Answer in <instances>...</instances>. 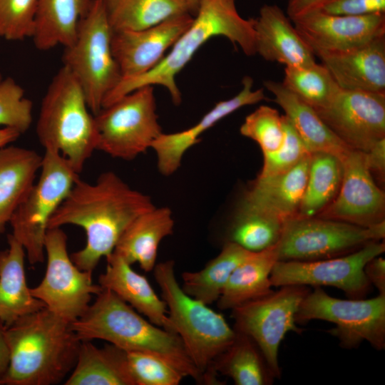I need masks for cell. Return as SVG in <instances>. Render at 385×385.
<instances>
[{"label": "cell", "mask_w": 385, "mask_h": 385, "mask_svg": "<svg viewBox=\"0 0 385 385\" xmlns=\"http://www.w3.org/2000/svg\"><path fill=\"white\" fill-rule=\"evenodd\" d=\"M342 178L339 158L328 153H311L305 190L296 216H317L336 197Z\"/></svg>", "instance_id": "33"}, {"label": "cell", "mask_w": 385, "mask_h": 385, "mask_svg": "<svg viewBox=\"0 0 385 385\" xmlns=\"http://www.w3.org/2000/svg\"><path fill=\"white\" fill-rule=\"evenodd\" d=\"M254 23L255 19H246L240 16L235 0H203L191 24L163 60L146 73L122 78L107 95L103 107L140 87L153 85L165 87L173 103L180 105L182 96L175 83V76L196 51L210 38L224 36L235 46L238 45L246 56H254L256 54Z\"/></svg>", "instance_id": "3"}, {"label": "cell", "mask_w": 385, "mask_h": 385, "mask_svg": "<svg viewBox=\"0 0 385 385\" xmlns=\"http://www.w3.org/2000/svg\"><path fill=\"white\" fill-rule=\"evenodd\" d=\"M38 0H0V37L8 41L32 38Z\"/></svg>", "instance_id": "39"}, {"label": "cell", "mask_w": 385, "mask_h": 385, "mask_svg": "<svg viewBox=\"0 0 385 385\" xmlns=\"http://www.w3.org/2000/svg\"><path fill=\"white\" fill-rule=\"evenodd\" d=\"M235 331L232 342L214 360L213 370L236 385L272 384L274 375L257 344L248 335Z\"/></svg>", "instance_id": "31"}, {"label": "cell", "mask_w": 385, "mask_h": 385, "mask_svg": "<svg viewBox=\"0 0 385 385\" xmlns=\"http://www.w3.org/2000/svg\"><path fill=\"white\" fill-rule=\"evenodd\" d=\"M112 33L106 4L103 0H93L75 40L63 53V66L81 86L93 115L122 79L112 51Z\"/></svg>", "instance_id": "7"}, {"label": "cell", "mask_w": 385, "mask_h": 385, "mask_svg": "<svg viewBox=\"0 0 385 385\" xmlns=\"http://www.w3.org/2000/svg\"><path fill=\"white\" fill-rule=\"evenodd\" d=\"M385 236V221L361 227L319 217L295 216L284 222L278 261H312L344 255Z\"/></svg>", "instance_id": "10"}, {"label": "cell", "mask_w": 385, "mask_h": 385, "mask_svg": "<svg viewBox=\"0 0 385 385\" xmlns=\"http://www.w3.org/2000/svg\"><path fill=\"white\" fill-rule=\"evenodd\" d=\"M319 10L346 16L385 14V0H326Z\"/></svg>", "instance_id": "42"}, {"label": "cell", "mask_w": 385, "mask_h": 385, "mask_svg": "<svg viewBox=\"0 0 385 385\" xmlns=\"http://www.w3.org/2000/svg\"><path fill=\"white\" fill-rule=\"evenodd\" d=\"M174 224L169 207L155 206L128 225L113 252L128 264L138 263L143 270L150 272L156 265L160 243L173 233Z\"/></svg>", "instance_id": "25"}, {"label": "cell", "mask_w": 385, "mask_h": 385, "mask_svg": "<svg viewBox=\"0 0 385 385\" xmlns=\"http://www.w3.org/2000/svg\"><path fill=\"white\" fill-rule=\"evenodd\" d=\"M384 251V242L374 241L339 257L312 261L279 260L272 270L270 281L274 287H334L350 299H362L372 287L364 267L368 261Z\"/></svg>", "instance_id": "14"}, {"label": "cell", "mask_w": 385, "mask_h": 385, "mask_svg": "<svg viewBox=\"0 0 385 385\" xmlns=\"http://www.w3.org/2000/svg\"><path fill=\"white\" fill-rule=\"evenodd\" d=\"M106 260V269L99 276L98 284L112 291L155 325L175 333L165 302L158 297L148 280L114 252Z\"/></svg>", "instance_id": "23"}, {"label": "cell", "mask_w": 385, "mask_h": 385, "mask_svg": "<svg viewBox=\"0 0 385 385\" xmlns=\"http://www.w3.org/2000/svg\"><path fill=\"white\" fill-rule=\"evenodd\" d=\"M256 54L265 61L285 67H298L316 62L315 56L293 23L276 4H265L255 19Z\"/></svg>", "instance_id": "22"}, {"label": "cell", "mask_w": 385, "mask_h": 385, "mask_svg": "<svg viewBox=\"0 0 385 385\" xmlns=\"http://www.w3.org/2000/svg\"><path fill=\"white\" fill-rule=\"evenodd\" d=\"M341 162L342 178L339 190L317 217L361 227L384 221L385 195L373 180L364 152L352 149Z\"/></svg>", "instance_id": "16"}, {"label": "cell", "mask_w": 385, "mask_h": 385, "mask_svg": "<svg viewBox=\"0 0 385 385\" xmlns=\"http://www.w3.org/2000/svg\"><path fill=\"white\" fill-rule=\"evenodd\" d=\"M71 327L81 341L102 339L126 352L154 355L176 368L184 377L204 383L203 375L176 333L145 319L109 289H103Z\"/></svg>", "instance_id": "4"}, {"label": "cell", "mask_w": 385, "mask_h": 385, "mask_svg": "<svg viewBox=\"0 0 385 385\" xmlns=\"http://www.w3.org/2000/svg\"><path fill=\"white\" fill-rule=\"evenodd\" d=\"M319 58L341 89L385 94V35Z\"/></svg>", "instance_id": "20"}, {"label": "cell", "mask_w": 385, "mask_h": 385, "mask_svg": "<svg viewBox=\"0 0 385 385\" xmlns=\"http://www.w3.org/2000/svg\"><path fill=\"white\" fill-rule=\"evenodd\" d=\"M291 21L318 58L349 50L385 35V14L346 16L317 10Z\"/></svg>", "instance_id": "17"}, {"label": "cell", "mask_w": 385, "mask_h": 385, "mask_svg": "<svg viewBox=\"0 0 385 385\" xmlns=\"http://www.w3.org/2000/svg\"><path fill=\"white\" fill-rule=\"evenodd\" d=\"M282 85L314 109L327 106L340 88L322 63L285 67Z\"/></svg>", "instance_id": "35"}, {"label": "cell", "mask_w": 385, "mask_h": 385, "mask_svg": "<svg viewBox=\"0 0 385 385\" xmlns=\"http://www.w3.org/2000/svg\"><path fill=\"white\" fill-rule=\"evenodd\" d=\"M310 158L311 154L281 174L257 178L239 209L270 216L283 222L295 217L304 192Z\"/></svg>", "instance_id": "21"}, {"label": "cell", "mask_w": 385, "mask_h": 385, "mask_svg": "<svg viewBox=\"0 0 385 385\" xmlns=\"http://www.w3.org/2000/svg\"><path fill=\"white\" fill-rule=\"evenodd\" d=\"M21 134L12 128H0V148L9 145L19 138Z\"/></svg>", "instance_id": "47"}, {"label": "cell", "mask_w": 385, "mask_h": 385, "mask_svg": "<svg viewBox=\"0 0 385 385\" xmlns=\"http://www.w3.org/2000/svg\"><path fill=\"white\" fill-rule=\"evenodd\" d=\"M251 253L239 245L227 241L221 252L203 269L182 274V289L207 305L217 302L232 272Z\"/></svg>", "instance_id": "32"}, {"label": "cell", "mask_w": 385, "mask_h": 385, "mask_svg": "<svg viewBox=\"0 0 385 385\" xmlns=\"http://www.w3.org/2000/svg\"><path fill=\"white\" fill-rule=\"evenodd\" d=\"M93 0H38L32 39L35 47L48 51L71 45Z\"/></svg>", "instance_id": "30"}, {"label": "cell", "mask_w": 385, "mask_h": 385, "mask_svg": "<svg viewBox=\"0 0 385 385\" xmlns=\"http://www.w3.org/2000/svg\"><path fill=\"white\" fill-rule=\"evenodd\" d=\"M366 165L370 171L384 177L385 172V138L376 142L364 152Z\"/></svg>", "instance_id": "44"}, {"label": "cell", "mask_w": 385, "mask_h": 385, "mask_svg": "<svg viewBox=\"0 0 385 385\" xmlns=\"http://www.w3.org/2000/svg\"><path fill=\"white\" fill-rule=\"evenodd\" d=\"M265 87L287 118L310 153L324 152L342 160L352 149L344 143L324 123L317 111L287 90L282 83L267 80Z\"/></svg>", "instance_id": "24"}, {"label": "cell", "mask_w": 385, "mask_h": 385, "mask_svg": "<svg viewBox=\"0 0 385 385\" xmlns=\"http://www.w3.org/2000/svg\"><path fill=\"white\" fill-rule=\"evenodd\" d=\"M10 362L0 385H53L77 361L81 340L71 323L44 307L5 327Z\"/></svg>", "instance_id": "2"}, {"label": "cell", "mask_w": 385, "mask_h": 385, "mask_svg": "<svg viewBox=\"0 0 385 385\" xmlns=\"http://www.w3.org/2000/svg\"><path fill=\"white\" fill-rule=\"evenodd\" d=\"M10 362V351L5 336V326L0 321V378L6 373Z\"/></svg>", "instance_id": "46"}, {"label": "cell", "mask_w": 385, "mask_h": 385, "mask_svg": "<svg viewBox=\"0 0 385 385\" xmlns=\"http://www.w3.org/2000/svg\"><path fill=\"white\" fill-rule=\"evenodd\" d=\"M253 79L242 78L241 91L232 98L217 103L192 127L172 133H162L151 148L156 155L158 171L164 176L175 173L185 153L200 141V136L217 123L242 107L266 99L264 88L253 90Z\"/></svg>", "instance_id": "19"}, {"label": "cell", "mask_w": 385, "mask_h": 385, "mask_svg": "<svg viewBox=\"0 0 385 385\" xmlns=\"http://www.w3.org/2000/svg\"><path fill=\"white\" fill-rule=\"evenodd\" d=\"M3 79H4V78H3L2 74H1V73L0 71V83L3 81Z\"/></svg>", "instance_id": "50"}, {"label": "cell", "mask_w": 385, "mask_h": 385, "mask_svg": "<svg viewBox=\"0 0 385 385\" xmlns=\"http://www.w3.org/2000/svg\"><path fill=\"white\" fill-rule=\"evenodd\" d=\"M135 385H178L184 376L160 358L142 352H126Z\"/></svg>", "instance_id": "40"}, {"label": "cell", "mask_w": 385, "mask_h": 385, "mask_svg": "<svg viewBox=\"0 0 385 385\" xmlns=\"http://www.w3.org/2000/svg\"><path fill=\"white\" fill-rule=\"evenodd\" d=\"M153 274L175 332L203 375L204 384H220L212 364L232 342L235 329L222 314L183 291L175 277L173 260L156 264Z\"/></svg>", "instance_id": "6"}, {"label": "cell", "mask_w": 385, "mask_h": 385, "mask_svg": "<svg viewBox=\"0 0 385 385\" xmlns=\"http://www.w3.org/2000/svg\"><path fill=\"white\" fill-rule=\"evenodd\" d=\"M190 6L193 16L196 14L200 3L203 0H185Z\"/></svg>", "instance_id": "48"}, {"label": "cell", "mask_w": 385, "mask_h": 385, "mask_svg": "<svg viewBox=\"0 0 385 385\" xmlns=\"http://www.w3.org/2000/svg\"><path fill=\"white\" fill-rule=\"evenodd\" d=\"M188 13L192 15L185 0H116L108 18L113 31H139Z\"/></svg>", "instance_id": "34"}, {"label": "cell", "mask_w": 385, "mask_h": 385, "mask_svg": "<svg viewBox=\"0 0 385 385\" xmlns=\"http://www.w3.org/2000/svg\"><path fill=\"white\" fill-rule=\"evenodd\" d=\"M9 247L0 251V321L6 327L19 318L46 307L35 298L26 278L23 246L9 234Z\"/></svg>", "instance_id": "26"}, {"label": "cell", "mask_w": 385, "mask_h": 385, "mask_svg": "<svg viewBox=\"0 0 385 385\" xmlns=\"http://www.w3.org/2000/svg\"><path fill=\"white\" fill-rule=\"evenodd\" d=\"M78 177L58 152L45 149L38 180L9 220L11 235L23 246L30 264L44 261L49 220Z\"/></svg>", "instance_id": "8"}, {"label": "cell", "mask_w": 385, "mask_h": 385, "mask_svg": "<svg viewBox=\"0 0 385 385\" xmlns=\"http://www.w3.org/2000/svg\"><path fill=\"white\" fill-rule=\"evenodd\" d=\"M193 18L188 13L143 30L113 31L112 51L122 78L141 76L154 68Z\"/></svg>", "instance_id": "18"}, {"label": "cell", "mask_w": 385, "mask_h": 385, "mask_svg": "<svg viewBox=\"0 0 385 385\" xmlns=\"http://www.w3.org/2000/svg\"><path fill=\"white\" fill-rule=\"evenodd\" d=\"M66 385H135L126 351L108 344L98 347L81 341L76 363Z\"/></svg>", "instance_id": "29"}, {"label": "cell", "mask_w": 385, "mask_h": 385, "mask_svg": "<svg viewBox=\"0 0 385 385\" xmlns=\"http://www.w3.org/2000/svg\"><path fill=\"white\" fill-rule=\"evenodd\" d=\"M97 150L131 160L151 148L163 133L153 86H145L102 108L94 115Z\"/></svg>", "instance_id": "9"}, {"label": "cell", "mask_w": 385, "mask_h": 385, "mask_svg": "<svg viewBox=\"0 0 385 385\" xmlns=\"http://www.w3.org/2000/svg\"><path fill=\"white\" fill-rule=\"evenodd\" d=\"M33 102L11 77L0 83V125L25 133L33 121Z\"/></svg>", "instance_id": "38"}, {"label": "cell", "mask_w": 385, "mask_h": 385, "mask_svg": "<svg viewBox=\"0 0 385 385\" xmlns=\"http://www.w3.org/2000/svg\"><path fill=\"white\" fill-rule=\"evenodd\" d=\"M364 271L371 285L377 289L379 294L385 295V260L381 255L368 261Z\"/></svg>", "instance_id": "43"}, {"label": "cell", "mask_w": 385, "mask_h": 385, "mask_svg": "<svg viewBox=\"0 0 385 385\" xmlns=\"http://www.w3.org/2000/svg\"><path fill=\"white\" fill-rule=\"evenodd\" d=\"M232 309L233 329L250 337L263 354L275 379L281 376L279 349L289 332L300 334L296 314L310 291L307 286L286 285Z\"/></svg>", "instance_id": "13"}, {"label": "cell", "mask_w": 385, "mask_h": 385, "mask_svg": "<svg viewBox=\"0 0 385 385\" xmlns=\"http://www.w3.org/2000/svg\"><path fill=\"white\" fill-rule=\"evenodd\" d=\"M284 222L263 214L238 209L229 232L230 242L256 252L279 241Z\"/></svg>", "instance_id": "36"}, {"label": "cell", "mask_w": 385, "mask_h": 385, "mask_svg": "<svg viewBox=\"0 0 385 385\" xmlns=\"http://www.w3.org/2000/svg\"><path fill=\"white\" fill-rule=\"evenodd\" d=\"M155 207L151 198L128 185L116 173L101 174L94 183L78 177L48 222V229L82 227L86 242L71 257L81 270L93 273L111 255L122 234L140 215Z\"/></svg>", "instance_id": "1"}, {"label": "cell", "mask_w": 385, "mask_h": 385, "mask_svg": "<svg viewBox=\"0 0 385 385\" xmlns=\"http://www.w3.org/2000/svg\"><path fill=\"white\" fill-rule=\"evenodd\" d=\"M41 160L42 155L31 149L0 148V232L34 184Z\"/></svg>", "instance_id": "27"}, {"label": "cell", "mask_w": 385, "mask_h": 385, "mask_svg": "<svg viewBox=\"0 0 385 385\" xmlns=\"http://www.w3.org/2000/svg\"><path fill=\"white\" fill-rule=\"evenodd\" d=\"M349 148L367 151L385 138V94L341 89L325 106L314 109Z\"/></svg>", "instance_id": "15"}, {"label": "cell", "mask_w": 385, "mask_h": 385, "mask_svg": "<svg viewBox=\"0 0 385 385\" xmlns=\"http://www.w3.org/2000/svg\"><path fill=\"white\" fill-rule=\"evenodd\" d=\"M46 269L31 294L49 311L69 323L87 310L93 295L103 288L92 280V273L79 269L69 256L67 235L61 227L49 228L44 243Z\"/></svg>", "instance_id": "12"}, {"label": "cell", "mask_w": 385, "mask_h": 385, "mask_svg": "<svg viewBox=\"0 0 385 385\" xmlns=\"http://www.w3.org/2000/svg\"><path fill=\"white\" fill-rule=\"evenodd\" d=\"M240 132L242 135L256 142L263 155L271 153L284 141V115L274 108L260 106L245 118Z\"/></svg>", "instance_id": "37"}, {"label": "cell", "mask_w": 385, "mask_h": 385, "mask_svg": "<svg viewBox=\"0 0 385 385\" xmlns=\"http://www.w3.org/2000/svg\"><path fill=\"white\" fill-rule=\"evenodd\" d=\"M277 261V244L252 252L232 272L217 301L218 308L231 310L270 294L272 291L270 274Z\"/></svg>", "instance_id": "28"}, {"label": "cell", "mask_w": 385, "mask_h": 385, "mask_svg": "<svg viewBox=\"0 0 385 385\" xmlns=\"http://www.w3.org/2000/svg\"><path fill=\"white\" fill-rule=\"evenodd\" d=\"M116 0H103L108 7V10L113 5Z\"/></svg>", "instance_id": "49"}, {"label": "cell", "mask_w": 385, "mask_h": 385, "mask_svg": "<svg viewBox=\"0 0 385 385\" xmlns=\"http://www.w3.org/2000/svg\"><path fill=\"white\" fill-rule=\"evenodd\" d=\"M36 133L44 150L58 152L78 174L97 150L94 115L81 86L63 66L53 77L42 99Z\"/></svg>", "instance_id": "5"}, {"label": "cell", "mask_w": 385, "mask_h": 385, "mask_svg": "<svg viewBox=\"0 0 385 385\" xmlns=\"http://www.w3.org/2000/svg\"><path fill=\"white\" fill-rule=\"evenodd\" d=\"M284 123L285 128L284 141L275 151L263 155V165L258 178L284 173L311 154L285 115Z\"/></svg>", "instance_id": "41"}, {"label": "cell", "mask_w": 385, "mask_h": 385, "mask_svg": "<svg viewBox=\"0 0 385 385\" xmlns=\"http://www.w3.org/2000/svg\"><path fill=\"white\" fill-rule=\"evenodd\" d=\"M313 319L334 324L328 332L339 339L342 348L355 349L364 341L376 350L385 348V295L341 299L316 287L304 297L296 314L297 323Z\"/></svg>", "instance_id": "11"}, {"label": "cell", "mask_w": 385, "mask_h": 385, "mask_svg": "<svg viewBox=\"0 0 385 385\" xmlns=\"http://www.w3.org/2000/svg\"><path fill=\"white\" fill-rule=\"evenodd\" d=\"M326 0H288L287 15L293 20L309 12L319 10Z\"/></svg>", "instance_id": "45"}]
</instances>
